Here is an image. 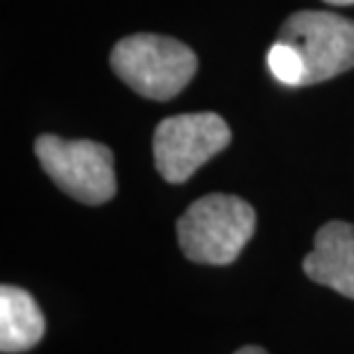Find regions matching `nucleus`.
Wrapping results in <instances>:
<instances>
[{
	"label": "nucleus",
	"mask_w": 354,
	"mask_h": 354,
	"mask_svg": "<svg viewBox=\"0 0 354 354\" xmlns=\"http://www.w3.org/2000/svg\"><path fill=\"white\" fill-rule=\"evenodd\" d=\"M41 171L60 191L83 205H104L118 191L113 152L95 140H67L44 133L35 140Z\"/></svg>",
	"instance_id": "nucleus-3"
},
{
	"label": "nucleus",
	"mask_w": 354,
	"mask_h": 354,
	"mask_svg": "<svg viewBox=\"0 0 354 354\" xmlns=\"http://www.w3.org/2000/svg\"><path fill=\"white\" fill-rule=\"evenodd\" d=\"M267 65L269 72L286 86H304V60L292 46L283 44V41H274L267 51Z\"/></svg>",
	"instance_id": "nucleus-8"
},
{
	"label": "nucleus",
	"mask_w": 354,
	"mask_h": 354,
	"mask_svg": "<svg viewBox=\"0 0 354 354\" xmlns=\"http://www.w3.org/2000/svg\"><path fill=\"white\" fill-rule=\"evenodd\" d=\"M331 5H354V0H327Z\"/></svg>",
	"instance_id": "nucleus-10"
},
{
	"label": "nucleus",
	"mask_w": 354,
	"mask_h": 354,
	"mask_svg": "<svg viewBox=\"0 0 354 354\" xmlns=\"http://www.w3.org/2000/svg\"><path fill=\"white\" fill-rule=\"evenodd\" d=\"M256 232V212L246 201L209 194L196 201L177 221L180 249L191 263L230 265Z\"/></svg>",
	"instance_id": "nucleus-1"
},
{
	"label": "nucleus",
	"mask_w": 354,
	"mask_h": 354,
	"mask_svg": "<svg viewBox=\"0 0 354 354\" xmlns=\"http://www.w3.org/2000/svg\"><path fill=\"white\" fill-rule=\"evenodd\" d=\"M304 274L354 299V223L329 221L315 232L313 251L304 258Z\"/></svg>",
	"instance_id": "nucleus-6"
},
{
	"label": "nucleus",
	"mask_w": 354,
	"mask_h": 354,
	"mask_svg": "<svg viewBox=\"0 0 354 354\" xmlns=\"http://www.w3.org/2000/svg\"><path fill=\"white\" fill-rule=\"evenodd\" d=\"M230 140V127L216 113L166 118L154 129V166L166 182L182 184L214 154L225 150Z\"/></svg>",
	"instance_id": "nucleus-5"
},
{
	"label": "nucleus",
	"mask_w": 354,
	"mask_h": 354,
	"mask_svg": "<svg viewBox=\"0 0 354 354\" xmlns=\"http://www.w3.org/2000/svg\"><path fill=\"white\" fill-rule=\"evenodd\" d=\"M276 41L292 46L304 60V86L329 81L354 67V21L334 12H295Z\"/></svg>",
	"instance_id": "nucleus-4"
},
{
	"label": "nucleus",
	"mask_w": 354,
	"mask_h": 354,
	"mask_svg": "<svg viewBox=\"0 0 354 354\" xmlns=\"http://www.w3.org/2000/svg\"><path fill=\"white\" fill-rule=\"evenodd\" d=\"M111 67L136 95L166 102L177 97L196 76V53L180 39L138 32L113 46Z\"/></svg>",
	"instance_id": "nucleus-2"
},
{
	"label": "nucleus",
	"mask_w": 354,
	"mask_h": 354,
	"mask_svg": "<svg viewBox=\"0 0 354 354\" xmlns=\"http://www.w3.org/2000/svg\"><path fill=\"white\" fill-rule=\"evenodd\" d=\"M46 320L35 297L24 288H0V352H28L44 338Z\"/></svg>",
	"instance_id": "nucleus-7"
},
{
	"label": "nucleus",
	"mask_w": 354,
	"mask_h": 354,
	"mask_svg": "<svg viewBox=\"0 0 354 354\" xmlns=\"http://www.w3.org/2000/svg\"><path fill=\"white\" fill-rule=\"evenodd\" d=\"M235 354H269V352L263 350V348H258V345H246V348L237 350Z\"/></svg>",
	"instance_id": "nucleus-9"
}]
</instances>
